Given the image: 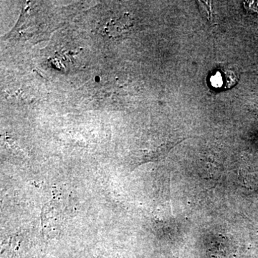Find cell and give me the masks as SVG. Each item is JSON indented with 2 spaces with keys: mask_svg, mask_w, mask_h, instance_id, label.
Masks as SVG:
<instances>
[{
  "mask_svg": "<svg viewBox=\"0 0 258 258\" xmlns=\"http://www.w3.org/2000/svg\"><path fill=\"white\" fill-rule=\"evenodd\" d=\"M239 79L238 73L233 69L220 67L212 71L209 77V83L215 89L227 90L235 86Z\"/></svg>",
  "mask_w": 258,
  "mask_h": 258,
  "instance_id": "6da1fadb",
  "label": "cell"
},
{
  "mask_svg": "<svg viewBox=\"0 0 258 258\" xmlns=\"http://www.w3.org/2000/svg\"><path fill=\"white\" fill-rule=\"evenodd\" d=\"M129 25L130 23L126 22L125 18L113 19L106 24L105 31L109 36L118 37L124 33Z\"/></svg>",
  "mask_w": 258,
  "mask_h": 258,
  "instance_id": "7a4b0ae2",
  "label": "cell"
}]
</instances>
